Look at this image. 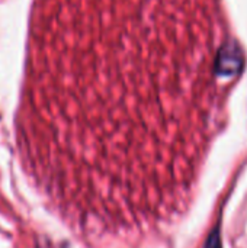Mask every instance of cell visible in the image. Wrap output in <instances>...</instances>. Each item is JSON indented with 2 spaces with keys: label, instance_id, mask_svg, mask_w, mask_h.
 I'll return each instance as SVG.
<instances>
[{
  "label": "cell",
  "instance_id": "1",
  "mask_svg": "<svg viewBox=\"0 0 247 248\" xmlns=\"http://www.w3.org/2000/svg\"><path fill=\"white\" fill-rule=\"evenodd\" d=\"M58 36L16 121L22 174L83 237L160 218L240 68L223 0H61Z\"/></svg>",
  "mask_w": 247,
  "mask_h": 248
}]
</instances>
